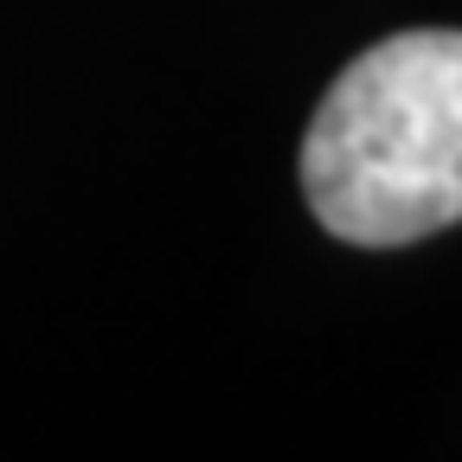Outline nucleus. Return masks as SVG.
<instances>
[{
    "label": "nucleus",
    "instance_id": "nucleus-1",
    "mask_svg": "<svg viewBox=\"0 0 462 462\" xmlns=\"http://www.w3.org/2000/svg\"><path fill=\"white\" fill-rule=\"evenodd\" d=\"M321 231L360 251L418 245L462 218V32H392L346 65L302 135Z\"/></svg>",
    "mask_w": 462,
    "mask_h": 462
}]
</instances>
